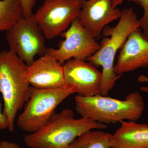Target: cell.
<instances>
[{
    "instance_id": "3957f363",
    "label": "cell",
    "mask_w": 148,
    "mask_h": 148,
    "mask_svg": "<svg viewBox=\"0 0 148 148\" xmlns=\"http://www.w3.org/2000/svg\"><path fill=\"white\" fill-rule=\"evenodd\" d=\"M75 110L82 117L105 124H115L125 120L136 121L145 110V103L140 92L129 93L124 100L98 94L90 97L77 95Z\"/></svg>"
},
{
    "instance_id": "7a4b0ae2",
    "label": "cell",
    "mask_w": 148,
    "mask_h": 148,
    "mask_svg": "<svg viewBox=\"0 0 148 148\" xmlns=\"http://www.w3.org/2000/svg\"><path fill=\"white\" fill-rule=\"evenodd\" d=\"M107 127L106 124L90 119H75L71 110L64 109L53 114L47 123L36 132L25 135L24 142L31 148H69L84 132Z\"/></svg>"
},
{
    "instance_id": "30bf717a",
    "label": "cell",
    "mask_w": 148,
    "mask_h": 148,
    "mask_svg": "<svg viewBox=\"0 0 148 148\" xmlns=\"http://www.w3.org/2000/svg\"><path fill=\"white\" fill-rule=\"evenodd\" d=\"M113 0H82L78 18L81 24L95 38L102 36L103 29L119 19L121 11L113 6Z\"/></svg>"
},
{
    "instance_id": "5bb4252c",
    "label": "cell",
    "mask_w": 148,
    "mask_h": 148,
    "mask_svg": "<svg viewBox=\"0 0 148 148\" xmlns=\"http://www.w3.org/2000/svg\"><path fill=\"white\" fill-rule=\"evenodd\" d=\"M112 137L108 132L88 130L77 137L69 148H111Z\"/></svg>"
},
{
    "instance_id": "4fadbf2b",
    "label": "cell",
    "mask_w": 148,
    "mask_h": 148,
    "mask_svg": "<svg viewBox=\"0 0 148 148\" xmlns=\"http://www.w3.org/2000/svg\"><path fill=\"white\" fill-rule=\"evenodd\" d=\"M112 135L111 148H148V124L130 121L120 122Z\"/></svg>"
},
{
    "instance_id": "52a82bcc",
    "label": "cell",
    "mask_w": 148,
    "mask_h": 148,
    "mask_svg": "<svg viewBox=\"0 0 148 148\" xmlns=\"http://www.w3.org/2000/svg\"><path fill=\"white\" fill-rule=\"evenodd\" d=\"M81 7L82 0H44L34 15L46 38L51 40L69 29Z\"/></svg>"
},
{
    "instance_id": "ba28073f",
    "label": "cell",
    "mask_w": 148,
    "mask_h": 148,
    "mask_svg": "<svg viewBox=\"0 0 148 148\" xmlns=\"http://www.w3.org/2000/svg\"><path fill=\"white\" fill-rule=\"evenodd\" d=\"M61 35L65 40L60 43L58 48H47L45 53L61 64L73 58L85 61L100 48V43L81 24L78 18Z\"/></svg>"
},
{
    "instance_id": "8fae6325",
    "label": "cell",
    "mask_w": 148,
    "mask_h": 148,
    "mask_svg": "<svg viewBox=\"0 0 148 148\" xmlns=\"http://www.w3.org/2000/svg\"><path fill=\"white\" fill-rule=\"evenodd\" d=\"M148 67V40L140 28L132 32L120 49L114 70L117 75Z\"/></svg>"
},
{
    "instance_id": "9a60e30c",
    "label": "cell",
    "mask_w": 148,
    "mask_h": 148,
    "mask_svg": "<svg viewBox=\"0 0 148 148\" xmlns=\"http://www.w3.org/2000/svg\"><path fill=\"white\" fill-rule=\"evenodd\" d=\"M22 16L19 0H0V31H7Z\"/></svg>"
},
{
    "instance_id": "2e32d148",
    "label": "cell",
    "mask_w": 148,
    "mask_h": 148,
    "mask_svg": "<svg viewBox=\"0 0 148 148\" xmlns=\"http://www.w3.org/2000/svg\"><path fill=\"white\" fill-rule=\"evenodd\" d=\"M124 1L134 2L143 8V16L139 19L140 28L145 36L148 40V0H113V6L114 8L121 5Z\"/></svg>"
},
{
    "instance_id": "ffe728a7",
    "label": "cell",
    "mask_w": 148,
    "mask_h": 148,
    "mask_svg": "<svg viewBox=\"0 0 148 148\" xmlns=\"http://www.w3.org/2000/svg\"><path fill=\"white\" fill-rule=\"evenodd\" d=\"M137 80L140 83H148V77L145 75H140L137 78Z\"/></svg>"
},
{
    "instance_id": "6da1fadb",
    "label": "cell",
    "mask_w": 148,
    "mask_h": 148,
    "mask_svg": "<svg viewBox=\"0 0 148 148\" xmlns=\"http://www.w3.org/2000/svg\"><path fill=\"white\" fill-rule=\"evenodd\" d=\"M119 19L115 27L107 26L104 28L102 34L104 38L100 43V48L86 60L95 67H102L100 94L104 96L108 95L122 76L121 75H117L114 70V60L117 52L129 35L140 28L139 19L132 8L123 9Z\"/></svg>"
},
{
    "instance_id": "7c38bea8",
    "label": "cell",
    "mask_w": 148,
    "mask_h": 148,
    "mask_svg": "<svg viewBox=\"0 0 148 148\" xmlns=\"http://www.w3.org/2000/svg\"><path fill=\"white\" fill-rule=\"evenodd\" d=\"M25 79L35 88L51 89L68 87L64 80L63 66L47 54L28 66Z\"/></svg>"
},
{
    "instance_id": "9c48e42d",
    "label": "cell",
    "mask_w": 148,
    "mask_h": 148,
    "mask_svg": "<svg viewBox=\"0 0 148 148\" xmlns=\"http://www.w3.org/2000/svg\"><path fill=\"white\" fill-rule=\"evenodd\" d=\"M64 80L68 87L84 97L100 94L102 73L84 60L71 59L63 66Z\"/></svg>"
},
{
    "instance_id": "8992f818",
    "label": "cell",
    "mask_w": 148,
    "mask_h": 148,
    "mask_svg": "<svg viewBox=\"0 0 148 148\" xmlns=\"http://www.w3.org/2000/svg\"><path fill=\"white\" fill-rule=\"evenodd\" d=\"M6 32L10 50L16 53L27 66L34 62L36 56L45 55L47 49L45 45V38L34 14L27 18L21 16Z\"/></svg>"
},
{
    "instance_id": "5b68a950",
    "label": "cell",
    "mask_w": 148,
    "mask_h": 148,
    "mask_svg": "<svg viewBox=\"0 0 148 148\" xmlns=\"http://www.w3.org/2000/svg\"><path fill=\"white\" fill-rule=\"evenodd\" d=\"M75 92L70 87L40 89L32 86L30 98L16 119L17 126L29 133L36 132L47 123L58 105Z\"/></svg>"
},
{
    "instance_id": "d6986e66",
    "label": "cell",
    "mask_w": 148,
    "mask_h": 148,
    "mask_svg": "<svg viewBox=\"0 0 148 148\" xmlns=\"http://www.w3.org/2000/svg\"><path fill=\"white\" fill-rule=\"evenodd\" d=\"M0 148H22L13 142L2 141L0 142Z\"/></svg>"
},
{
    "instance_id": "44dd1931",
    "label": "cell",
    "mask_w": 148,
    "mask_h": 148,
    "mask_svg": "<svg viewBox=\"0 0 148 148\" xmlns=\"http://www.w3.org/2000/svg\"><path fill=\"white\" fill-rule=\"evenodd\" d=\"M140 90L141 91L146 92L148 94V86H143L140 87Z\"/></svg>"
},
{
    "instance_id": "e0dca14e",
    "label": "cell",
    "mask_w": 148,
    "mask_h": 148,
    "mask_svg": "<svg viewBox=\"0 0 148 148\" xmlns=\"http://www.w3.org/2000/svg\"><path fill=\"white\" fill-rule=\"evenodd\" d=\"M38 0H19L22 8L23 16L25 18H29L33 14V8Z\"/></svg>"
},
{
    "instance_id": "ac0fdd59",
    "label": "cell",
    "mask_w": 148,
    "mask_h": 148,
    "mask_svg": "<svg viewBox=\"0 0 148 148\" xmlns=\"http://www.w3.org/2000/svg\"><path fill=\"white\" fill-rule=\"evenodd\" d=\"M8 122L6 116L1 110V106L0 103V130L8 129Z\"/></svg>"
},
{
    "instance_id": "277c9868",
    "label": "cell",
    "mask_w": 148,
    "mask_h": 148,
    "mask_svg": "<svg viewBox=\"0 0 148 148\" xmlns=\"http://www.w3.org/2000/svg\"><path fill=\"white\" fill-rule=\"evenodd\" d=\"M28 66L10 50L0 52V92L4 101V114L8 130L13 132L17 113L29 101L32 91L25 79Z\"/></svg>"
}]
</instances>
